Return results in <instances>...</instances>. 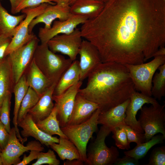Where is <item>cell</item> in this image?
<instances>
[{
  "label": "cell",
  "mask_w": 165,
  "mask_h": 165,
  "mask_svg": "<svg viewBox=\"0 0 165 165\" xmlns=\"http://www.w3.org/2000/svg\"><path fill=\"white\" fill-rule=\"evenodd\" d=\"M102 62L144 63L165 44V0H108L80 28Z\"/></svg>",
  "instance_id": "6da1fadb"
},
{
  "label": "cell",
  "mask_w": 165,
  "mask_h": 165,
  "mask_svg": "<svg viewBox=\"0 0 165 165\" xmlns=\"http://www.w3.org/2000/svg\"><path fill=\"white\" fill-rule=\"evenodd\" d=\"M87 78L86 86L78 94L97 104L101 112L124 102L135 90L126 66L116 62L101 63Z\"/></svg>",
  "instance_id": "7a4b0ae2"
},
{
  "label": "cell",
  "mask_w": 165,
  "mask_h": 165,
  "mask_svg": "<svg viewBox=\"0 0 165 165\" xmlns=\"http://www.w3.org/2000/svg\"><path fill=\"white\" fill-rule=\"evenodd\" d=\"M33 60L43 75L52 83H57L73 62L69 58L56 54L47 44L38 45Z\"/></svg>",
  "instance_id": "3957f363"
},
{
  "label": "cell",
  "mask_w": 165,
  "mask_h": 165,
  "mask_svg": "<svg viewBox=\"0 0 165 165\" xmlns=\"http://www.w3.org/2000/svg\"><path fill=\"white\" fill-rule=\"evenodd\" d=\"M101 112L97 109L87 120L81 123L61 127L63 132L77 148L82 160H87V146L94 133L98 130V119Z\"/></svg>",
  "instance_id": "277c9868"
},
{
  "label": "cell",
  "mask_w": 165,
  "mask_h": 165,
  "mask_svg": "<svg viewBox=\"0 0 165 165\" xmlns=\"http://www.w3.org/2000/svg\"><path fill=\"white\" fill-rule=\"evenodd\" d=\"M112 132L108 127L102 125L94 141L90 145L86 152L87 165H113L119 156L117 148L108 147L105 143L106 137Z\"/></svg>",
  "instance_id": "5b68a950"
},
{
  "label": "cell",
  "mask_w": 165,
  "mask_h": 165,
  "mask_svg": "<svg viewBox=\"0 0 165 165\" xmlns=\"http://www.w3.org/2000/svg\"><path fill=\"white\" fill-rule=\"evenodd\" d=\"M165 63V56L154 57L147 63L125 65L127 68L134 84L135 90L152 96V81L156 71Z\"/></svg>",
  "instance_id": "8992f818"
},
{
  "label": "cell",
  "mask_w": 165,
  "mask_h": 165,
  "mask_svg": "<svg viewBox=\"0 0 165 165\" xmlns=\"http://www.w3.org/2000/svg\"><path fill=\"white\" fill-rule=\"evenodd\" d=\"M165 105L143 106L138 120L144 131L146 141L158 133L165 136Z\"/></svg>",
  "instance_id": "52a82bcc"
},
{
  "label": "cell",
  "mask_w": 165,
  "mask_h": 165,
  "mask_svg": "<svg viewBox=\"0 0 165 165\" xmlns=\"http://www.w3.org/2000/svg\"><path fill=\"white\" fill-rule=\"evenodd\" d=\"M49 4L43 3L34 7L25 9L21 11L25 15L24 19L16 28L15 34L5 53V57L22 46L35 35L29 32V27L32 20L42 13Z\"/></svg>",
  "instance_id": "ba28073f"
},
{
  "label": "cell",
  "mask_w": 165,
  "mask_h": 165,
  "mask_svg": "<svg viewBox=\"0 0 165 165\" xmlns=\"http://www.w3.org/2000/svg\"><path fill=\"white\" fill-rule=\"evenodd\" d=\"M39 41L35 35L26 44L7 56L11 66L15 84L28 69Z\"/></svg>",
  "instance_id": "9c48e42d"
},
{
  "label": "cell",
  "mask_w": 165,
  "mask_h": 165,
  "mask_svg": "<svg viewBox=\"0 0 165 165\" xmlns=\"http://www.w3.org/2000/svg\"><path fill=\"white\" fill-rule=\"evenodd\" d=\"M9 134L8 143L0 156L3 165H16L21 161L20 157L24 152L31 150L41 152L44 149L41 144L36 141H29L26 146H24L17 137L14 127L11 129Z\"/></svg>",
  "instance_id": "30bf717a"
},
{
  "label": "cell",
  "mask_w": 165,
  "mask_h": 165,
  "mask_svg": "<svg viewBox=\"0 0 165 165\" xmlns=\"http://www.w3.org/2000/svg\"><path fill=\"white\" fill-rule=\"evenodd\" d=\"M82 38L80 28H76L70 33L54 36L47 42V44L53 52L66 55L73 61L78 54Z\"/></svg>",
  "instance_id": "8fae6325"
},
{
  "label": "cell",
  "mask_w": 165,
  "mask_h": 165,
  "mask_svg": "<svg viewBox=\"0 0 165 165\" xmlns=\"http://www.w3.org/2000/svg\"><path fill=\"white\" fill-rule=\"evenodd\" d=\"M79 81L60 95H53L61 127L68 125L74 108L75 97L82 84Z\"/></svg>",
  "instance_id": "7c38bea8"
},
{
  "label": "cell",
  "mask_w": 165,
  "mask_h": 165,
  "mask_svg": "<svg viewBox=\"0 0 165 165\" xmlns=\"http://www.w3.org/2000/svg\"><path fill=\"white\" fill-rule=\"evenodd\" d=\"M88 19L86 16L72 15L64 20H54L49 29L40 28L38 36L41 44H47L50 39L57 35L71 33L77 28V26L83 24Z\"/></svg>",
  "instance_id": "4fadbf2b"
},
{
  "label": "cell",
  "mask_w": 165,
  "mask_h": 165,
  "mask_svg": "<svg viewBox=\"0 0 165 165\" xmlns=\"http://www.w3.org/2000/svg\"><path fill=\"white\" fill-rule=\"evenodd\" d=\"M78 54L80 56V80L82 81L102 62L97 49L86 39L82 40Z\"/></svg>",
  "instance_id": "5bb4252c"
},
{
  "label": "cell",
  "mask_w": 165,
  "mask_h": 165,
  "mask_svg": "<svg viewBox=\"0 0 165 165\" xmlns=\"http://www.w3.org/2000/svg\"><path fill=\"white\" fill-rule=\"evenodd\" d=\"M72 14L70 11V6L68 5L55 4H48L43 12L33 19L29 27V32L32 33L34 27L37 24L43 23L44 28H50L53 22L56 19L63 21L68 19Z\"/></svg>",
  "instance_id": "9a60e30c"
},
{
  "label": "cell",
  "mask_w": 165,
  "mask_h": 165,
  "mask_svg": "<svg viewBox=\"0 0 165 165\" xmlns=\"http://www.w3.org/2000/svg\"><path fill=\"white\" fill-rule=\"evenodd\" d=\"M130 101L127 108L125 122L135 130L144 133L136 118L138 111L145 104L153 105L159 103L155 98L135 90L131 94Z\"/></svg>",
  "instance_id": "2e32d148"
},
{
  "label": "cell",
  "mask_w": 165,
  "mask_h": 165,
  "mask_svg": "<svg viewBox=\"0 0 165 165\" xmlns=\"http://www.w3.org/2000/svg\"><path fill=\"white\" fill-rule=\"evenodd\" d=\"M18 126L22 128L21 134L24 138H27L29 137H33L48 147L53 143L59 142V138L49 135L39 129L31 116L28 113L18 123Z\"/></svg>",
  "instance_id": "e0dca14e"
},
{
  "label": "cell",
  "mask_w": 165,
  "mask_h": 165,
  "mask_svg": "<svg viewBox=\"0 0 165 165\" xmlns=\"http://www.w3.org/2000/svg\"><path fill=\"white\" fill-rule=\"evenodd\" d=\"M130 101V98L106 111L100 112L98 124L105 126L111 130L114 128L125 124L126 112Z\"/></svg>",
  "instance_id": "ac0fdd59"
},
{
  "label": "cell",
  "mask_w": 165,
  "mask_h": 165,
  "mask_svg": "<svg viewBox=\"0 0 165 165\" xmlns=\"http://www.w3.org/2000/svg\"><path fill=\"white\" fill-rule=\"evenodd\" d=\"M99 107L97 104L78 93L68 125L78 124L86 121L90 118L93 113Z\"/></svg>",
  "instance_id": "d6986e66"
},
{
  "label": "cell",
  "mask_w": 165,
  "mask_h": 165,
  "mask_svg": "<svg viewBox=\"0 0 165 165\" xmlns=\"http://www.w3.org/2000/svg\"><path fill=\"white\" fill-rule=\"evenodd\" d=\"M57 83H53L40 98L35 105L28 112L33 121L36 123L47 117L52 111L54 104L53 98Z\"/></svg>",
  "instance_id": "ffe728a7"
},
{
  "label": "cell",
  "mask_w": 165,
  "mask_h": 165,
  "mask_svg": "<svg viewBox=\"0 0 165 165\" xmlns=\"http://www.w3.org/2000/svg\"><path fill=\"white\" fill-rule=\"evenodd\" d=\"M28 69L27 84L40 97L53 83L43 75L33 59Z\"/></svg>",
  "instance_id": "44dd1931"
},
{
  "label": "cell",
  "mask_w": 165,
  "mask_h": 165,
  "mask_svg": "<svg viewBox=\"0 0 165 165\" xmlns=\"http://www.w3.org/2000/svg\"><path fill=\"white\" fill-rule=\"evenodd\" d=\"M104 2L96 0H76L70 6V11L72 15L87 17L88 19L97 16L103 9Z\"/></svg>",
  "instance_id": "7402d4cb"
},
{
  "label": "cell",
  "mask_w": 165,
  "mask_h": 165,
  "mask_svg": "<svg viewBox=\"0 0 165 165\" xmlns=\"http://www.w3.org/2000/svg\"><path fill=\"white\" fill-rule=\"evenodd\" d=\"M79 61H73L62 75L54 88L53 95H61L70 87L80 81Z\"/></svg>",
  "instance_id": "603a6c76"
},
{
  "label": "cell",
  "mask_w": 165,
  "mask_h": 165,
  "mask_svg": "<svg viewBox=\"0 0 165 165\" xmlns=\"http://www.w3.org/2000/svg\"><path fill=\"white\" fill-rule=\"evenodd\" d=\"M29 87L26 82V75L24 74L15 84L13 90L14 95L15 103L13 122L16 131L17 137L22 144L27 141V139L23 138L21 136L18 126L17 117L21 102Z\"/></svg>",
  "instance_id": "cb8c5ba5"
},
{
  "label": "cell",
  "mask_w": 165,
  "mask_h": 165,
  "mask_svg": "<svg viewBox=\"0 0 165 165\" xmlns=\"http://www.w3.org/2000/svg\"><path fill=\"white\" fill-rule=\"evenodd\" d=\"M15 84L11 66L6 56L0 63V108L6 97L13 92Z\"/></svg>",
  "instance_id": "d4e9b609"
},
{
  "label": "cell",
  "mask_w": 165,
  "mask_h": 165,
  "mask_svg": "<svg viewBox=\"0 0 165 165\" xmlns=\"http://www.w3.org/2000/svg\"><path fill=\"white\" fill-rule=\"evenodd\" d=\"M25 15L17 16L9 13L3 6L0 0V35L12 38L17 27L24 19Z\"/></svg>",
  "instance_id": "484cf974"
},
{
  "label": "cell",
  "mask_w": 165,
  "mask_h": 165,
  "mask_svg": "<svg viewBox=\"0 0 165 165\" xmlns=\"http://www.w3.org/2000/svg\"><path fill=\"white\" fill-rule=\"evenodd\" d=\"M50 147L57 153L61 160H81L77 148L68 139L60 137L58 143H53Z\"/></svg>",
  "instance_id": "4316f807"
},
{
  "label": "cell",
  "mask_w": 165,
  "mask_h": 165,
  "mask_svg": "<svg viewBox=\"0 0 165 165\" xmlns=\"http://www.w3.org/2000/svg\"><path fill=\"white\" fill-rule=\"evenodd\" d=\"M36 124L39 129L49 135H57L60 137L68 139L61 129L57 117V108L55 105L52 111L47 117L38 121Z\"/></svg>",
  "instance_id": "83f0119b"
},
{
  "label": "cell",
  "mask_w": 165,
  "mask_h": 165,
  "mask_svg": "<svg viewBox=\"0 0 165 165\" xmlns=\"http://www.w3.org/2000/svg\"><path fill=\"white\" fill-rule=\"evenodd\" d=\"M165 136L160 134L154 135L148 141L137 145L132 149L124 152L125 155L139 160L143 158L153 146L163 143Z\"/></svg>",
  "instance_id": "f1b7e54d"
},
{
  "label": "cell",
  "mask_w": 165,
  "mask_h": 165,
  "mask_svg": "<svg viewBox=\"0 0 165 165\" xmlns=\"http://www.w3.org/2000/svg\"><path fill=\"white\" fill-rule=\"evenodd\" d=\"M158 69L159 72L152 78L151 92L152 96L160 101L165 96V63L160 65Z\"/></svg>",
  "instance_id": "f546056e"
},
{
  "label": "cell",
  "mask_w": 165,
  "mask_h": 165,
  "mask_svg": "<svg viewBox=\"0 0 165 165\" xmlns=\"http://www.w3.org/2000/svg\"><path fill=\"white\" fill-rule=\"evenodd\" d=\"M40 97L32 88L29 87L21 102L17 117V124L27 115L36 104Z\"/></svg>",
  "instance_id": "4dcf8cb0"
},
{
  "label": "cell",
  "mask_w": 165,
  "mask_h": 165,
  "mask_svg": "<svg viewBox=\"0 0 165 165\" xmlns=\"http://www.w3.org/2000/svg\"><path fill=\"white\" fill-rule=\"evenodd\" d=\"M11 94L7 95L4 99L0 108V121L10 133V111L11 106Z\"/></svg>",
  "instance_id": "1f68e13d"
},
{
  "label": "cell",
  "mask_w": 165,
  "mask_h": 165,
  "mask_svg": "<svg viewBox=\"0 0 165 165\" xmlns=\"http://www.w3.org/2000/svg\"><path fill=\"white\" fill-rule=\"evenodd\" d=\"M113 135L112 138L114 139L116 146L119 149L128 150L130 148L126 133L123 128L117 127L112 131Z\"/></svg>",
  "instance_id": "d6a6232c"
},
{
  "label": "cell",
  "mask_w": 165,
  "mask_h": 165,
  "mask_svg": "<svg viewBox=\"0 0 165 165\" xmlns=\"http://www.w3.org/2000/svg\"><path fill=\"white\" fill-rule=\"evenodd\" d=\"M43 3L54 5L55 3L49 0H16L14 9L11 13L15 14L27 8L37 6Z\"/></svg>",
  "instance_id": "836d02e7"
},
{
  "label": "cell",
  "mask_w": 165,
  "mask_h": 165,
  "mask_svg": "<svg viewBox=\"0 0 165 165\" xmlns=\"http://www.w3.org/2000/svg\"><path fill=\"white\" fill-rule=\"evenodd\" d=\"M40 152L36 162L32 165H41L48 164L49 165H59L60 164L59 160L56 157L54 151L49 149L46 152Z\"/></svg>",
  "instance_id": "e575fe53"
},
{
  "label": "cell",
  "mask_w": 165,
  "mask_h": 165,
  "mask_svg": "<svg viewBox=\"0 0 165 165\" xmlns=\"http://www.w3.org/2000/svg\"><path fill=\"white\" fill-rule=\"evenodd\" d=\"M165 146L155 148L152 150L148 163L146 165H165Z\"/></svg>",
  "instance_id": "d590c367"
},
{
  "label": "cell",
  "mask_w": 165,
  "mask_h": 165,
  "mask_svg": "<svg viewBox=\"0 0 165 165\" xmlns=\"http://www.w3.org/2000/svg\"><path fill=\"white\" fill-rule=\"evenodd\" d=\"M120 127L125 131L129 142H135L137 145L146 142L144 133L139 132L125 124Z\"/></svg>",
  "instance_id": "8d00e7d4"
},
{
  "label": "cell",
  "mask_w": 165,
  "mask_h": 165,
  "mask_svg": "<svg viewBox=\"0 0 165 165\" xmlns=\"http://www.w3.org/2000/svg\"><path fill=\"white\" fill-rule=\"evenodd\" d=\"M9 137V133L0 121V148L3 150L7 145Z\"/></svg>",
  "instance_id": "74e56055"
},
{
  "label": "cell",
  "mask_w": 165,
  "mask_h": 165,
  "mask_svg": "<svg viewBox=\"0 0 165 165\" xmlns=\"http://www.w3.org/2000/svg\"><path fill=\"white\" fill-rule=\"evenodd\" d=\"M138 160L131 156L125 155L122 158L117 159L113 165H138Z\"/></svg>",
  "instance_id": "f35d334b"
},
{
  "label": "cell",
  "mask_w": 165,
  "mask_h": 165,
  "mask_svg": "<svg viewBox=\"0 0 165 165\" xmlns=\"http://www.w3.org/2000/svg\"><path fill=\"white\" fill-rule=\"evenodd\" d=\"M11 38L0 35V62L5 58L6 50L10 43Z\"/></svg>",
  "instance_id": "ab89813d"
},
{
  "label": "cell",
  "mask_w": 165,
  "mask_h": 165,
  "mask_svg": "<svg viewBox=\"0 0 165 165\" xmlns=\"http://www.w3.org/2000/svg\"><path fill=\"white\" fill-rule=\"evenodd\" d=\"M40 151L36 150H31L29 155L27 156L24 154L22 160L16 165H26L28 164L34 160L37 159Z\"/></svg>",
  "instance_id": "60d3db41"
},
{
  "label": "cell",
  "mask_w": 165,
  "mask_h": 165,
  "mask_svg": "<svg viewBox=\"0 0 165 165\" xmlns=\"http://www.w3.org/2000/svg\"><path fill=\"white\" fill-rule=\"evenodd\" d=\"M84 162L80 159L74 160L71 161L67 160L64 162V165H82Z\"/></svg>",
  "instance_id": "b9f144b4"
},
{
  "label": "cell",
  "mask_w": 165,
  "mask_h": 165,
  "mask_svg": "<svg viewBox=\"0 0 165 165\" xmlns=\"http://www.w3.org/2000/svg\"><path fill=\"white\" fill-rule=\"evenodd\" d=\"M161 56H165V48L164 46L160 47L152 55V57Z\"/></svg>",
  "instance_id": "7bdbcfd3"
},
{
  "label": "cell",
  "mask_w": 165,
  "mask_h": 165,
  "mask_svg": "<svg viewBox=\"0 0 165 165\" xmlns=\"http://www.w3.org/2000/svg\"><path fill=\"white\" fill-rule=\"evenodd\" d=\"M55 4H63L70 5L71 0H49Z\"/></svg>",
  "instance_id": "ee69618b"
},
{
  "label": "cell",
  "mask_w": 165,
  "mask_h": 165,
  "mask_svg": "<svg viewBox=\"0 0 165 165\" xmlns=\"http://www.w3.org/2000/svg\"><path fill=\"white\" fill-rule=\"evenodd\" d=\"M11 6V11L13 10L16 0H9Z\"/></svg>",
  "instance_id": "f6af8a7d"
},
{
  "label": "cell",
  "mask_w": 165,
  "mask_h": 165,
  "mask_svg": "<svg viewBox=\"0 0 165 165\" xmlns=\"http://www.w3.org/2000/svg\"><path fill=\"white\" fill-rule=\"evenodd\" d=\"M76 0H71L70 3V6ZM99 1H100L101 2H106L108 0H96Z\"/></svg>",
  "instance_id": "bcb514c9"
},
{
  "label": "cell",
  "mask_w": 165,
  "mask_h": 165,
  "mask_svg": "<svg viewBox=\"0 0 165 165\" xmlns=\"http://www.w3.org/2000/svg\"><path fill=\"white\" fill-rule=\"evenodd\" d=\"M0 165H3L2 160L0 156Z\"/></svg>",
  "instance_id": "7dc6e473"
},
{
  "label": "cell",
  "mask_w": 165,
  "mask_h": 165,
  "mask_svg": "<svg viewBox=\"0 0 165 165\" xmlns=\"http://www.w3.org/2000/svg\"><path fill=\"white\" fill-rule=\"evenodd\" d=\"M2 150L0 148V156L1 155V153L2 152Z\"/></svg>",
  "instance_id": "c3c4849f"
},
{
  "label": "cell",
  "mask_w": 165,
  "mask_h": 165,
  "mask_svg": "<svg viewBox=\"0 0 165 165\" xmlns=\"http://www.w3.org/2000/svg\"></svg>",
  "instance_id": "681fc988"
},
{
  "label": "cell",
  "mask_w": 165,
  "mask_h": 165,
  "mask_svg": "<svg viewBox=\"0 0 165 165\" xmlns=\"http://www.w3.org/2000/svg\"></svg>",
  "instance_id": "f907efd6"
}]
</instances>
